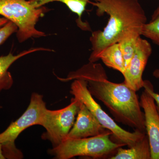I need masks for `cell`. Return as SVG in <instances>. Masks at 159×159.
Instances as JSON below:
<instances>
[{
	"mask_svg": "<svg viewBox=\"0 0 159 159\" xmlns=\"http://www.w3.org/2000/svg\"><path fill=\"white\" fill-rule=\"evenodd\" d=\"M56 77L62 82L76 79L85 80L92 96L104 104L116 121L134 131L146 133L144 113L136 92L124 82L110 81L101 64L89 61L76 71L70 72L65 78Z\"/></svg>",
	"mask_w": 159,
	"mask_h": 159,
	"instance_id": "1",
	"label": "cell"
},
{
	"mask_svg": "<svg viewBox=\"0 0 159 159\" xmlns=\"http://www.w3.org/2000/svg\"><path fill=\"white\" fill-rule=\"evenodd\" d=\"M90 3L97 8V16L107 14L109 17L103 30L92 32L89 39L92 49L89 62H97L104 49L128 34L142 35V27L147 19L139 0H97Z\"/></svg>",
	"mask_w": 159,
	"mask_h": 159,
	"instance_id": "2",
	"label": "cell"
},
{
	"mask_svg": "<svg viewBox=\"0 0 159 159\" xmlns=\"http://www.w3.org/2000/svg\"><path fill=\"white\" fill-rule=\"evenodd\" d=\"M49 10L44 6L34 7L29 0H0V15L17 26L16 36L20 43L46 36L45 32L38 30L36 25Z\"/></svg>",
	"mask_w": 159,
	"mask_h": 159,
	"instance_id": "3",
	"label": "cell"
},
{
	"mask_svg": "<svg viewBox=\"0 0 159 159\" xmlns=\"http://www.w3.org/2000/svg\"><path fill=\"white\" fill-rule=\"evenodd\" d=\"M111 132L106 131L96 136L79 139H66L49 153L57 159H69L77 156L102 158L116 152L118 148L125 146L111 139Z\"/></svg>",
	"mask_w": 159,
	"mask_h": 159,
	"instance_id": "4",
	"label": "cell"
},
{
	"mask_svg": "<svg viewBox=\"0 0 159 159\" xmlns=\"http://www.w3.org/2000/svg\"><path fill=\"white\" fill-rule=\"evenodd\" d=\"M47 109L42 95L33 93L25 111L17 120L11 122L6 130L0 133V142L5 158H23L22 152L16 146V140L20 134L30 126H42Z\"/></svg>",
	"mask_w": 159,
	"mask_h": 159,
	"instance_id": "5",
	"label": "cell"
},
{
	"mask_svg": "<svg viewBox=\"0 0 159 159\" xmlns=\"http://www.w3.org/2000/svg\"><path fill=\"white\" fill-rule=\"evenodd\" d=\"M70 93L86 107L104 128L111 132V138L115 139V142L124 144L130 148L146 135V133L138 130L130 132L119 126L95 100L88 89L85 80H74L71 84Z\"/></svg>",
	"mask_w": 159,
	"mask_h": 159,
	"instance_id": "6",
	"label": "cell"
},
{
	"mask_svg": "<svg viewBox=\"0 0 159 159\" xmlns=\"http://www.w3.org/2000/svg\"><path fill=\"white\" fill-rule=\"evenodd\" d=\"M80 102L75 97L67 106L57 110L47 109L42 125L46 129L42 135L43 140H48L56 147L63 142L73 127L79 110Z\"/></svg>",
	"mask_w": 159,
	"mask_h": 159,
	"instance_id": "7",
	"label": "cell"
},
{
	"mask_svg": "<svg viewBox=\"0 0 159 159\" xmlns=\"http://www.w3.org/2000/svg\"><path fill=\"white\" fill-rule=\"evenodd\" d=\"M152 53L150 43L140 37L135 52L122 74L125 84L135 92L143 88L142 76Z\"/></svg>",
	"mask_w": 159,
	"mask_h": 159,
	"instance_id": "8",
	"label": "cell"
},
{
	"mask_svg": "<svg viewBox=\"0 0 159 159\" xmlns=\"http://www.w3.org/2000/svg\"><path fill=\"white\" fill-rule=\"evenodd\" d=\"M144 110L146 134L150 144L151 159H159V115L153 97L146 89L140 97Z\"/></svg>",
	"mask_w": 159,
	"mask_h": 159,
	"instance_id": "9",
	"label": "cell"
},
{
	"mask_svg": "<svg viewBox=\"0 0 159 159\" xmlns=\"http://www.w3.org/2000/svg\"><path fill=\"white\" fill-rule=\"evenodd\" d=\"M107 130L99 123L86 107L80 102L76 121L66 139H79L96 136Z\"/></svg>",
	"mask_w": 159,
	"mask_h": 159,
	"instance_id": "10",
	"label": "cell"
},
{
	"mask_svg": "<svg viewBox=\"0 0 159 159\" xmlns=\"http://www.w3.org/2000/svg\"><path fill=\"white\" fill-rule=\"evenodd\" d=\"M38 51H53L44 48H32L22 51L16 55L9 53L7 55L0 56V93L3 90L10 89L13 85L14 83L13 78L11 73L8 70L12 64L27 54Z\"/></svg>",
	"mask_w": 159,
	"mask_h": 159,
	"instance_id": "11",
	"label": "cell"
},
{
	"mask_svg": "<svg viewBox=\"0 0 159 159\" xmlns=\"http://www.w3.org/2000/svg\"><path fill=\"white\" fill-rule=\"evenodd\" d=\"M29 2L36 8L43 7L46 4L52 2H58L63 3L72 12L77 15V25L81 30L91 31L90 26L88 23L84 22L82 20L84 12L85 11L87 5L92 1L97 0H29Z\"/></svg>",
	"mask_w": 159,
	"mask_h": 159,
	"instance_id": "12",
	"label": "cell"
},
{
	"mask_svg": "<svg viewBox=\"0 0 159 159\" xmlns=\"http://www.w3.org/2000/svg\"><path fill=\"white\" fill-rule=\"evenodd\" d=\"M110 159H151L150 144L147 135L127 149L120 147Z\"/></svg>",
	"mask_w": 159,
	"mask_h": 159,
	"instance_id": "13",
	"label": "cell"
},
{
	"mask_svg": "<svg viewBox=\"0 0 159 159\" xmlns=\"http://www.w3.org/2000/svg\"><path fill=\"white\" fill-rule=\"evenodd\" d=\"M99 60H102L107 66L118 71L122 74L125 71V62L118 43L104 49L99 54Z\"/></svg>",
	"mask_w": 159,
	"mask_h": 159,
	"instance_id": "14",
	"label": "cell"
},
{
	"mask_svg": "<svg viewBox=\"0 0 159 159\" xmlns=\"http://www.w3.org/2000/svg\"><path fill=\"white\" fill-rule=\"evenodd\" d=\"M141 36V34L137 33H132L122 38L118 42L125 62V69L135 52Z\"/></svg>",
	"mask_w": 159,
	"mask_h": 159,
	"instance_id": "15",
	"label": "cell"
},
{
	"mask_svg": "<svg viewBox=\"0 0 159 159\" xmlns=\"http://www.w3.org/2000/svg\"><path fill=\"white\" fill-rule=\"evenodd\" d=\"M141 34L159 45V16L142 27Z\"/></svg>",
	"mask_w": 159,
	"mask_h": 159,
	"instance_id": "16",
	"label": "cell"
},
{
	"mask_svg": "<svg viewBox=\"0 0 159 159\" xmlns=\"http://www.w3.org/2000/svg\"><path fill=\"white\" fill-rule=\"evenodd\" d=\"M17 30L16 25L10 21L0 28V45L5 43L12 34L16 33Z\"/></svg>",
	"mask_w": 159,
	"mask_h": 159,
	"instance_id": "17",
	"label": "cell"
},
{
	"mask_svg": "<svg viewBox=\"0 0 159 159\" xmlns=\"http://www.w3.org/2000/svg\"><path fill=\"white\" fill-rule=\"evenodd\" d=\"M153 75L154 77L159 79V69H156L154 71ZM143 88L146 89L153 97L154 99L155 102L157 110L159 115V94L154 92L153 86L149 80H144Z\"/></svg>",
	"mask_w": 159,
	"mask_h": 159,
	"instance_id": "18",
	"label": "cell"
},
{
	"mask_svg": "<svg viewBox=\"0 0 159 159\" xmlns=\"http://www.w3.org/2000/svg\"><path fill=\"white\" fill-rule=\"evenodd\" d=\"M9 20L4 17H0V28L5 25L9 21Z\"/></svg>",
	"mask_w": 159,
	"mask_h": 159,
	"instance_id": "19",
	"label": "cell"
},
{
	"mask_svg": "<svg viewBox=\"0 0 159 159\" xmlns=\"http://www.w3.org/2000/svg\"><path fill=\"white\" fill-rule=\"evenodd\" d=\"M159 16V5L157 9L154 11L153 14L152 16L151 20H153Z\"/></svg>",
	"mask_w": 159,
	"mask_h": 159,
	"instance_id": "20",
	"label": "cell"
},
{
	"mask_svg": "<svg viewBox=\"0 0 159 159\" xmlns=\"http://www.w3.org/2000/svg\"><path fill=\"white\" fill-rule=\"evenodd\" d=\"M5 157L3 155L2 149V144L0 142V159H5Z\"/></svg>",
	"mask_w": 159,
	"mask_h": 159,
	"instance_id": "21",
	"label": "cell"
},
{
	"mask_svg": "<svg viewBox=\"0 0 159 159\" xmlns=\"http://www.w3.org/2000/svg\"><path fill=\"white\" fill-rule=\"evenodd\" d=\"M2 107H1V106H0V108H2Z\"/></svg>",
	"mask_w": 159,
	"mask_h": 159,
	"instance_id": "22",
	"label": "cell"
}]
</instances>
